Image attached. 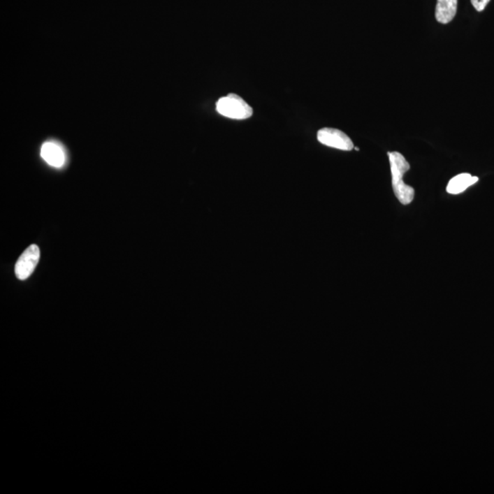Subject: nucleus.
Returning <instances> with one entry per match:
<instances>
[{
	"label": "nucleus",
	"instance_id": "obj_1",
	"mask_svg": "<svg viewBox=\"0 0 494 494\" xmlns=\"http://www.w3.org/2000/svg\"><path fill=\"white\" fill-rule=\"evenodd\" d=\"M387 154H388L390 168H391L393 194L399 202L404 205H407L413 202L415 197L414 188L407 185L403 180L405 174L410 170V164L401 153L393 152Z\"/></svg>",
	"mask_w": 494,
	"mask_h": 494
},
{
	"label": "nucleus",
	"instance_id": "obj_2",
	"mask_svg": "<svg viewBox=\"0 0 494 494\" xmlns=\"http://www.w3.org/2000/svg\"><path fill=\"white\" fill-rule=\"evenodd\" d=\"M216 110L231 119L244 120L252 117L253 109L238 94L221 97L216 103Z\"/></svg>",
	"mask_w": 494,
	"mask_h": 494
},
{
	"label": "nucleus",
	"instance_id": "obj_3",
	"mask_svg": "<svg viewBox=\"0 0 494 494\" xmlns=\"http://www.w3.org/2000/svg\"><path fill=\"white\" fill-rule=\"evenodd\" d=\"M319 143L324 146L333 147L344 152H351L354 149V143L344 132L330 127L319 129L317 134Z\"/></svg>",
	"mask_w": 494,
	"mask_h": 494
},
{
	"label": "nucleus",
	"instance_id": "obj_4",
	"mask_svg": "<svg viewBox=\"0 0 494 494\" xmlns=\"http://www.w3.org/2000/svg\"><path fill=\"white\" fill-rule=\"evenodd\" d=\"M38 260H40V249L38 245H31L23 252L15 266V274L17 279L20 280L28 279L36 268Z\"/></svg>",
	"mask_w": 494,
	"mask_h": 494
},
{
	"label": "nucleus",
	"instance_id": "obj_5",
	"mask_svg": "<svg viewBox=\"0 0 494 494\" xmlns=\"http://www.w3.org/2000/svg\"><path fill=\"white\" fill-rule=\"evenodd\" d=\"M41 155L49 165L55 168L63 167L65 162V154L63 147L55 142H46L41 147Z\"/></svg>",
	"mask_w": 494,
	"mask_h": 494
},
{
	"label": "nucleus",
	"instance_id": "obj_6",
	"mask_svg": "<svg viewBox=\"0 0 494 494\" xmlns=\"http://www.w3.org/2000/svg\"><path fill=\"white\" fill-rule=\"evenodd\" d=\"M458 0H437L436 20L442 24H448L456 16Z\"/></svg>",
	"mask_w": 494,
	"mask_h": 494
},
{
	"label": "nucleus",
	"instance_id": "obj_7",
	"mask_svg": "<svg viewBox=\"0 0 494 494\" xmlns=\"http://www.w3.org/2000/svg\"><path fill=\"white\" fill-rule=\"evenodd\" d=\"M478 180V177H473L469 173L458 174L449 180V184L446 186V191L449 194H460L470 186L475 184Z\"/></svg>",
	"mask_w": 494,
	"mask_h": 494
},
{
	"label": "nucleus",
	"instance_id": "obj_8",
	"mask_svg": "<svg viewBox=\"0 0 494 494\" xmlns=\"http://www.w3.org/2000/svg\"><path fill=\"white\" fill-rule=\"evenodd\" d=\"M470 1H472L473 8H474L476 10L479 11V13H481V11H484L485 10V8H486L487 5L489 4L491 0H470Z\"/></svg>",
	"mask_w": 494,
	"mask_h": 494
},
{
	"label": "nucleus",
	"instance_id": "obj_9",
	"mask_svg": "<svg viewBox=\"0 0 494 494\" xmlns=\"http://www.w3.org/2000/svg\"><path fill=\"white\" fill-rule=\"evenodd\" d=\"M355 150H357V152H359L360 149H359V147H355Z\"/></svg>",
	"mask_w": 494,
	"mask_h": 494
}]
</instances>
